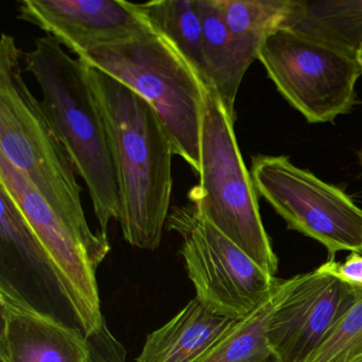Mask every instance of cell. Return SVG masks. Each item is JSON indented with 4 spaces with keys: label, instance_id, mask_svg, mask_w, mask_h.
I'll list each match as a JSON object with an SVG mask.
<instances>
[{
    "label": "cell",
    "instance_id": "obj_1",
    "mask_svg": "<svg viewBox=\"0 0 362 362\" xmlns=\"http://www.w3.org/2000/svg\"><path fill=\"white\" fill-rule=\"evenodd\" d=\"M88 71L117 173L124 240L156 251L171 211L173 143L143 97L94 67Z\"/></svg>",
    "mask_w": 362,
    "mask_h": 362
},
{
    "label": "cell",
    "instance_id": "obj_2",
    "mask_svg": "<svg viewBox=\"0 0 362 362\" xmlns=\"http://www.w3.org/2000/svg\"><path fill=\"white\" fill-rule=\"evenodd\" d=\"M26 71L37 80L44 110L86 182L100 233L107 235L120 213V192L113 154L90 79L88 65L46 35L24 54Z\"/></svg>",
    "mask_w": 362,
    "mask_h": 362
},
{
    "label": "cell",
    "instance_id": "obj_3",
    "mask_svg": "<svg viewBox=\"0 0 362 362\" xmlns=\"http://www.w3.org/2000/svg\"><path fill=\"white\" fill-rule=\"evenodd\" d=\"M22 52L11 35L0 40V154L24 173L59 215L92 232L73 162L41 101L23 78Z\"/></svg>",
    "mask_w": 362,
    "mask_h": 362
},
{
    "label": "cell",
    "instance_id": "obj_4",
    "mask_svg": "<svg viewBox=\"0 0 362 362\" xmlns=\"http://www.w3.org/2000/svg\"><path fill=\"white\" fill-rule=\"evenodd\" d=\"M79 59L143 97L168 133L175 156L200 173L203 83L164 35L152 28Z\"/></svg>",
    "mask_w": 362,
    "mask_h": 362
},
{
    "label": "cell",
    "instance_id": "obj_5",
    "mask_svg": "<svg viewBox=\"0 0 362 362\" xmlns=\"http://www.w3.org/2000/svg\"><path fill=\"white\" fill-rule=\"evenodd\" d=\"M228 115L217 93L203 84L199 185L189 200L201 217L275 276L279 259L262 223L257 192Z\"/></svg>",
    "mask_w": 362,
    "mask_h": 362
},
{
    "label": "cell",
    "instance_id": "obj_6",
    "mask_svg": "<svg viewBox=\"0 0 362 362\" xmlns=\"http://www.w3.org/2000/svg\"><path fill=\"white\" fill-rule=\"evenodd\" d=\"M0 185L11 194L35 233L48 270L84 337L107 332L97 270L111 251L107 235L84 232L56 213L28 177L1 154Z\"/></svg>",
    "mask_w": 362,
    "mask_h": 362
},
{
    "label": "cell",
    "instance_id": "obj_7",
    "mask_svg": "<svg viewBox=\"0 0 362 362\" xmlns=\"http://www.w3.org/2000/svg\"><path fill=\"white\" fill-rule=\"evenodd\" d=\"M257 60L279 94L309 124L334 122L357 101V58L294 29L271 35Z\"/></svg>",
    "mask_w": 362,
    "mask_h": 362
},
{
    "label": "cell",
    "instance_id": "obj_8",
    "mask_svg": "<svg viewBox=\"0 0 362 362\" xmlns=\"http://www.w3.org/2000/svg\"><path fill=\"white\" fill-rule=\"evenodd\" d=\"M167 226L182 238L188 277L209 310L241 319L270 298L276 277L201 217L194 204L175 207Z\"/></svg>",
    "mask_w": 362,
    "mask_h": 362
},
{
    "label": "cell",
    "instance_id": "obj_9",
    "mask_svg": "<svg viewBox=\"0 0 362 362\" xmlns=\"http://www.w3.org/2000/svg\"><path fill=\"white\" fill-rule=\"evenodd\" d=\"M251 177L288 228L321 243L330 258L342 251L362 254V209L342 189L285 156H253Z\"/></svg>",
    "mask_w": 362,
    "mask_h": 362
},
{
    "label": "cell",
    "instance_id": "obj_10",
    "mask_svg": "<svg viewBox=\"0 0 362 362\" xmlns=\"http://www.w3.org/2000/svg\"><path fill=\"white\" fill-rule=\"evenodd\" d=\"M362 285L337 274L330 260L310 272L276 279L267 339L279 362H305L356 302Z\"/></svg>",
    "mask_w": 362,
    "mask_h": 362
},
{
    "label": "cell",
    "instance_id": "obj_11",
    "mask_svg": "<svg viewBox=\"0 0 362 362\" xmlns=\"http://www.w3.org/2000/svg\"><path fill=\"white\" fill-rule=\"evenodd\" d=\"M18 18L58 40L78 58L151 30L136 4L124 0H23Z\"/></svg>",
    "mask_w": 362,
    "mask_h": 362
},
{
    "label": "cell",
    "instance_id": "obj_12",
    "mask_svg": "<svg viewBox=\"0 0 362 362\" xmlns=\"http://www.w3.org/2000/svg\"><path fill=\"white\" fill-rule=\"evenodd\" d=\"M0 317L1 362H90L83 332L39 310L4 275Z\"/></svg>",
    "mask_w": 362,
    "mask_h": 362
},
{
    "label": "cell",
    "instance_id": "obj_13",
    "mask_svg": "<svg viewBox=\"0 0 362 362\" xmlns=\"http://www.w3.org/2000/svg\"><path fill=\"white\" fill-rule=\"evenodd\" d=\"M203 25V59L206 86L221 99L236 120L237 94L245 73L257 60L259 44L235 35L226 26L214 0H197Z\"/></svg>",
    "mask_w": 362,
    "mask_h": 362
},
{
    "label": "cell",
    "instance_id": "obj_14",
    "mask_svg": "<svg viewBox=\"0 0 362 362\" xmlns=\"http://www.w3.org/2000/svg\"><path fill=\"white\" fill-rule=\"evenodd\" d=\"M237 319L209 310L192 298L170 321L148 334L137 362H196Z\"/></svg>",
    "mask_w": 362,
    "mask_h": 362
},
{
    "label": "cell",
    "instance_id": "obj_15",
    "mask_svg": "<svg viewBox=\"0 0 362 362\" xmlns=\"http://www.w3.org/2000/svg\"><path fill=\"white\" fill-rule=\"evenodd\" d=\"M228 28L262 45L271 35L293 29L306 11V0H214Z\"/></svg>",
    "mask_w": 362,
    "mask_h": 362
},
{
    "label": "cell",
    "instance_id": "obj_16",
    "mask_svg": "<svg viewBox=\"0 0 362 362\" xmlns=\"http://www.w3.org/2000/svg\"><path fill=\"white\" fill-rule=\"evenodd\" d=\"M150 26L164 35L206 86L203 59V25L197 0H158L136 4Z\"/></svg>",
    "mask_w": 362,
    "mask_h": 362
},
{
    "label": "cell",
    "instance_id": "obj_17",
    "mask_svg": "<svg viewBox=\"0 0 362 362\" xmlns=\"http://www.w3.org/2000/svg\"><path fill=\"white\" fill-rule=\"evenodd\" d=\"M293 29L357 58L362 45V0H306L304 16Z\"/></svg>",
    "mask_w": 362,
    "mask_h": 362
},
{
    "label": "cell",
    "instance_id": "obj_18",
    "mask_svg": "<svg viewBox=\"0 0 362 362\" xmlns=\"http://www.w3.org/2000/svg\"><path fill=\"white\" fill-rule=\"evenodd\" d=\"M272 294L259 308L237 319L221 338L196 362H264L272 351L267 339V324Z\"/></svg>",
    "mask_w": 362,
    "mask_h": 362
},
{
    "label": "cell",
    "instance_id": "obj_19",
    "mask_svg": "<svg viewBox=\"0 0 362 362\" xmlns=\"http://www.w3.org/2000/svg\"><path fill=\"white\" fill-rule=\"evenodd\" d=\"M305 362H362V288L356 302Z\"/></svg>",
    "mask_w": 362,
    "mask_h": 362
},
{
    "label": "cell",
    "instance_id": "obj_20",
    "mask_svg": "<svg viewBox=\"0 0 362 362\" xmlns=\"http://www.w3.org/2000/svg\"><path fill=\"white\" fill-rule=\"evenodd\" d=\"M332 269L339 276L349 283L362 285V255L359 253H351L343 264L337 262L334 258H329Z\"/></svg>",
    "mask_w": 362,
    "mask_h": 362
},
{
    "label": "cell",
    "instance_id": "obj_21",
    "mask_svg": "<svg viewBox=\"0 0 362 362\" xmlns=\"http://www.w3.org/2000/svg\"><path fill=\"white\" fill-rule=\"evenodd\" d=\"M357 60H358V63H359L360 69H361V71H362V45H361V47H360L359 52H358Z\"/></svg>",
    "mask_w": 362,
    "mask_h": 362
},
{
    "label": "cell",
    "instance_id": "obj_22",
    "mask_svg": "<svg viewBox=\"0 0 362 362\" xmlns=\"http://www.w3.org/2000/svg\"><path fill=\"white\" fill-rule=\"evenodd\" d=\"M264 362H279V360H277V358L275 357L274 355H271L270 357L268 358V359L264 360Z\"/></svg>",
    "mask_w": 362,
    "mask_h": 362
},
{
    "label": "cell",
    "instance_id": "obj_23",
    "mask_svg": "<svg viewBox=\"0 0 362 362\" xmlns=\"http://www.w3.org/2000/svg\"><path fill=\"white\" fill-rule=\"evenodd\" d=\"M358 158H359L360 165H361L362 168V146L361 148H360L359 152H358Z\"/></svg>",
    "mask_w": 362,
    "mask_h": 362
}]
</instances>
